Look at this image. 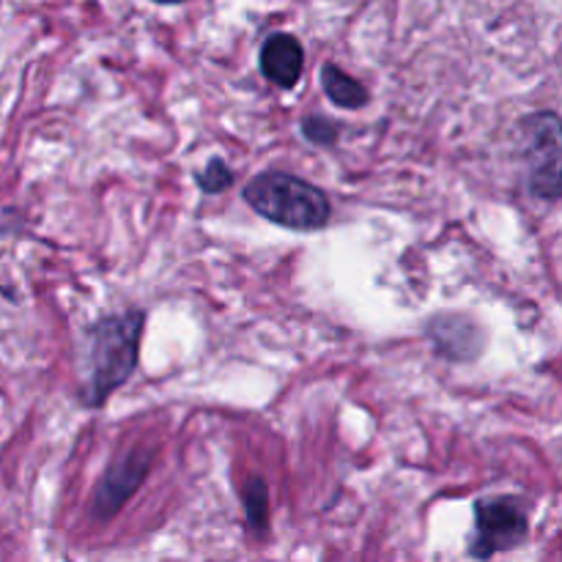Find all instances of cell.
<instances>
[{
	"mask_svg": "<svg viewBox=\"0 0 562 562\" xmlns=\"http://www.w3.org/2000/svg\"><path fill=\"white\" fill-rule=\"evenodd\" d=\"M143 322H146L143 311H126L119 313V316L102 318V322L88 329L91 373H88V387L82 393V401L91 409L102 406L135 373Z\"/></svg>",
	"mask_w": 562,
	"mask_h": 562,
	"instance_id": "6da1fadb",
	"label": "cell"
},
{
	"mask_svg": "<svg viewBox=\"0 0 562 562\" xmlns=\"http://www.w3.org/2000/svg\"><path fill=\"white\" fill-rule=\"evenodd\" d=\"M245 201L274 225L289 231H318L329 220V201L316 184L269 170L245 187Z\"/></svg>",
	"mask_w": 562,
	"mask_h": 562,
	"instance_id": "7a4b0ae2",
	"label": "cell"
},
{
	"mask_svg": "<svg viewBox=\"0 0 562 562\" xmlns=\"http://www.w3.org/2000/svg\"><path fill=\"white\" fill-rule=\"evenodd\" d=\"M521 132L532 195L554 201L562 195V121L554 113H536L521 121Z\"/></svg>",
	"mask_w": 562,
	"mask_h": 562,
	"instance_id": "3957f363",
	"label": "cell"
},
{
	"mask_svg": "<svg viewBox=\"0 0 562 562\" xmlns=\"http://www.w3.org/2000/svg\"><path fill=\"white\" fill-rule=\"evenodd\" d=\"M527 538V510L516 497H492L475 503V532L470 541L472 558L488 560L497 552L519 547Z\"/></svg>",
	"mask_w": 562,
	"mask_h": 562,
	"instance_id": "277c9868",
	"label": "cell"
},
{
	"mask_svg": "<svg viewBox=\"0 0 562 562\" xmlns=\"http://www.w3.org/2000/svg\"><path fill=\"white\" fill-rule=\"evenodd\" d=\"M148 467H151V453L148 450H132V453L121 456L104 472L102 483H99L97 494H93V516L97 519H110L137 492Z\"/></svg>",
	"mask_w": 562,
	"mask_h": 562,
	"instance_id": "5b68a950",
	"label": "cell"
},
{
	"mask_svg": "<svg viewBox=\"0 0 562 562\" xmlns=\"http://www.w3.org/2000/svg\"><path fill=\"white\" fill-rule=\"evenodd\" d=\"M305 53L289 33H272L261 47V71L280 88H294L302 77Z\"/></svg>",
	"mask_w": 562,
	"mask_h": 562,
	"instance_id": "8992f818",
	"label": "cell"
},
{
	"mask_svg": "<svg viewBox=\"0 0 562 562\" xmlns=\"http://www.w3.org/2000/svg\"><path fill=\"white\" fill-rule=\"evenodd\" d=\"M322 80H324V91H327V97L333 99L338 108H366L368 104V88L362 86L360 80H355V77L346 75L344 69H338L335 64H327L322 69Z\"/></svg>",
	"mask_w": 562,
	"mask_h": 562,
	"instance_id": "52a82bcc",
	"label": "cell"
},
{
	"mask_svg": "<svg viewBox=\"0 0 562 562\" xmlns=\"http://www.w3.org/2000/svg\"><path fill=\"white\" fill-rule=\"evenodd\" d=\"M245 510L247 521L256 530H263L267 527V514H269V497H267V483L261 477H252L245 488Z\"/></svg>",
	"mask_w": 562,
	"mask_h": 562,
	"instance_id": "ba28073f",
	"label": "cell"
},
{
	"mask_svg": "<svg viewBox=\"0 0 562 562\" xmlns=\"http://www.w3.org/2000/svg\"><path fill=\"white\" fill-rule=\"evenodd\" d=\"M195 181L201 184L203 192H209V195H212V192L228 190V187L234 184V173H231V168L223 162V159H212V162H209L206 168L195 176Z\"/></svg>",
	"mask_w": 562,
	"mask_h": 562,
	"instance_id": "9c48e42d",
	"label": "cell"
},
{
	"mask_svg": "<svg viewBox=\"0 0 562 562\" xmlns=\"http://www.w3.org/2000/svg\"><path fill=\"white\" fill-rule=\"evenodd\" d=\"M302 132H305L307 140L316 143V146H333V143L338 140V126H335V121L324 119V115H307V119L302 121Z\"/></svg>",
	"mask_w": 562,
	"mask_h": 562,
	"instance_id": "30bf717a",
	"label": "cell"
},
{
	"mask_svg": "<svg viewBox=\"0 0 562 562\" xmlns=\"http://www.w3.org/2000/svg\"><path fill=\"white\" fill-rule=\"evenodd\" d=\"M159 3H176V0H159Z\"/></svg>",
	"mask_w": 562,
	"mask_h": 562,
	"instance_id": "8fae6325",
	"label": "cell"
}]
</instances>
